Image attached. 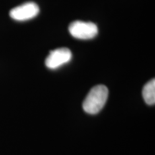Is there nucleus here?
Here are the masks:
<instances>
[{"instance_id": "nucleus-1", "label": "nucleus", "mask_w": 155, "mask_h": 155, "mask_svg": "<svg viewBox=\"0 0 155 155\" xmlns=\"http://www.w3.org/2000/svg\"><path fill=\"white\" fill-rule=\"evenodd\" d=\"M108 96L107 87L98 85L91 88L83 103V108L89 114H96L105 106Z\"/></svg>"}, {"instance_id": "nucleus-2", "label": "nucleus", "mask_w": 155, "mask_h": 155, "mask_svg": "<svg viewBox=\"0 0 155 155\" xmlns=\"http://www.w3.org/2000/svg\"><path fill=\"white\" fill-rule=\"evenodd\" d=\"M69 32L73 38L81 40H89L98 34V27L93 22L75 21L69 26Z\"/></svg>"}, {"instance_id": "nucleus-3", "label": "nucleus", "mask_w": 155, "mask_h": 155, "mask_svg": "<svg viewBox=\"0 0 155 155\" xmlns=\"http://www.w3.org/2000/svg\"><path fill=\"white\" fill-rule=\"evenodd\" d=\"M72 53L68 48H59L50 52L45 60V65L48 68L55 70L71 61Z\"/></svg>"}, {"instance_id": "nucleus-4", "label": "nucleus", "mask_w": 155, "mask_h": 155, "mask_svg": "<svg viewBox=\"0 0 155 155\" xmlns=\"http://www.w3.org/2000/svg\"><path fill=\"white\" fill-rule=\"evenodd\" d=\"M38 5L34 2H27L15 7L9 12L13 19L17 21H26L34 18L39 14Z\"/></svg>"}, {"instance_id": "nucleus-5", "label": "nucleus", "mask_w": 155, "mask_h": 155, "mask_svg": "<svg viewBox=\"0 0 155 155\" xmlns=\"http://www.w3.org/2000/svg\"><path fill=\"white\" fill-rule=\"evenodd\" d=\"M143 98L148 105H154L155 103V80L152 79L144 86L142 91Z\"/></svg>"}]
</instances>
